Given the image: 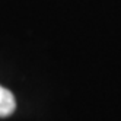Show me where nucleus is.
Returning a JSON list of instances; mask_svg holds the SVG:
<instances>
[{
    "mask_svg": "<svg viewBox=\"0 0 121 121\" xmlns=\"http://www.w3.org/2000/svg\"><path fill=\"white\" fill-rule=\"evenodd\" d=\"M16 108V101L13 93L0 85V118L9 117Z\"/></svg>",
    "mask_w": 121,
    "mask_h": 121,
    "instance_id": "obj_1",
    "label": "nucleus"
}]
</instances>
